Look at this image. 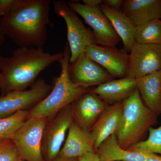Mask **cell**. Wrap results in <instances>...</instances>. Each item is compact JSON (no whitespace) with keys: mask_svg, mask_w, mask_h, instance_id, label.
I'll return each mask as SVG.
<instances>
[{"mask_svg":"<svg viewBox=\"0 0 161 161\" xmlns=\"http://www.w3.org/2000/svg\"><path fill=\"white\" fill-rule=\"evenodd\" d=\"M50 0H15L0 18L5 35L19 47H43L47 27H54L49 17Z\"/></svg>","mask_w":161,"mask_h":161,"instance_id":"6da1fadb","label":"cell"},{"mask_svg":"<svg viewBox=\"0 0 161 161\" xmlns=\"http://www.w3.org/2000/svg\"><path fill=\"white\" fill-rule=\"evenodd\" d=\"M63 53L51 54L43 47H19L10 57L0 55V88L2 96L24 91L33 85L40 73L55 62Z\"/></svg>","mask_w":161,"mask_h":161,"instance_id":"7a4b0ae2","label":"cell"},{"mask_svg":"<svg viewBox=\"0 0 161 161\" xmlns=\"http://www.w3.org/2000/svg\"><path fill=\"white\" fill-rule=\"evenodd\" d=\"M158 116L147 108L136 89L123 101L121 115L115 134L119 146L128 150L143 141L149 129L156 124Z\"/></svg>","mask_w":161,"mask_h":161,"instance_id":"3957f363","label":"cell"},{"mask_svg":"<svg viewBox=\"0 0 161 161\" xmlns=\"http://www.w3.org/2000/svg\"><path fill=\"white\" fill-rule=\"evenodd\" d=\"M70 51L67 43L59 63L61 72L55 78L52 91L44 99L29 110L28 118L42 117L49 120L67 106L71 104L91 88H84L73 82L69 73Z\"/></svg>","mask_w":161,"mask_h":161,"instance_id":"277c9868","label":"cell"},{"mask_svg":"<svg viewBox=\"0 0 161 161\" xmlns=\"http://www.w3.org/2000/svg\"><path fill=\"white\" fill-rule=\"evenodd\" d=\"M52 3L56 14L62 18L66 23L68 44L70 51L69 63H75L85 53L88 47L91 44H95L94 35L92 31L85 26L78 14L70 8L67 3L58 0Z\"/></svg>","mask_w":161,"mask_h":161,"instance_id":"5b68a950","label":"cell"},{"mask_svg":"<svg viewBox=\"0 0 161 161\" xmlns=\"http://www.w3.org/2000/svg\"><path fill=\"white\" fill-rule=\"evenodd\" d=\"M48 120L42 117L28 118L12 137L21 160L44 161L41 145L43 130Z\"/></svg>","mask_w":161,"mask_h":161,"instance_id":"8992f818","label":"cell"},{"mask_svg":"<svg viewBox=\"0 0 161 161\" xmlns=\"http://www.w3.org/2000/svg\"><path fill=\"white\" fill-rule=\"evenodd\" d=\"M73 121L72 104L48 120L43 130L41 145L44 161H53L59 155Z\"/></svg>","mask_w":161,"mask_h":161,"instance_id":"52a82bcc","label":"cell"},{"mask_svg":"<svg viewBox=\"0 0 161 161\" xmlns=\"http://www.w3.org/2000/svg\"><path fill=\"white\" fill-rule=\"evenodd\" d=\"M68 5L80 16L92 29L95 44L107 47H116L120 39L100 6L92 7L76 1L67 2Z\"/></svg>","mask_w":161,"mask_h":161,"instance_id":"ba28073f","label":"cell"},{"mask_svg":"<svg viewBox=\"0 0 161 161\" xmlns=\"http://www.w3.org/2000/svg\"><path fill=\"white\" fill-rule=\"evenodd\" d=\"M53 86L40 78L29 90L13 91L0 97V118L31 109L49 94Z\"/></svg>","mask_w":161,"mask_h":161,"instance_id":"9c48e42d","label":"cell"},{"mask_svg":"<svg viewBox=\"0 0 161 161\" xmlns=\"http://www.w3.org/2000/svg\"><path fill=\"white\" fill-rule=\"evenodd\" d=\"M161 70V45L135 43L128 55L127 77L138 79Z\"/></svg>","mask_w":161,"mask_h":161,"instance_id":"30bf717a","label":"cell"},{"mask_svg":"<svg viewBox=\"0 0 161 161\" xmlns=\"http://www.w3.org/2000/svg\"><path fill=\"white\" fill-rule=\"evenodd\" d=\"M85 54L106 70L113 78L127 77L128 55L124 49L92 44L87 47Z\"/></svg>","mask_w":161,"mask_h":161,"instance_id":"8fae6325","label":"cell"},{"mask_svg":"<svg viewBox=\"0 0 161 161\" xmlns=\"http://www.w3.org/2000/svg\"><path fill=\"white\" fill-rule=\"evenodd\" d=\"M69 73L73 82L84 88L98 86L114 78L106 70L87 57L85 53L69 65Z\"/></svg>","mask_w":161,"mask_h":161,"instance_id":"7c38bea8","label":"cell"},{"mask_svg":"<svg viewBox=\"0 0 161 161\" xmlns=\"http://www.w3.org/2000/svg\"><path fill=\"white\" fill-rule=\"evenodd\" d=\"M91 91L72 103L73 121L83 130L90 132L104 110L109 106Z\"/></svg>","mask_w":161,"mask_h":161,"instance_id":"4fadbf2b","label":"cell"},{"mask_svg":"<svg viewBox=\"0 0 161 161\" xmlns=\"http://www.w3.org/2000/svg\"><path fill=\"white\" fill-rule=\"evenodd\" d=\"M91 152H95L91 132L83 130L73 121L58 156L66 158H78Z\"/></svg>","mask_w":161,"mask_h":161,"instance_id":"5bb4252c","label":"cell"},{"mask_svg":"<svg viewBox=\"0 0 161 161\" xmlns=\"http://www.w3.org/2000/svg\"><path fill=\"white\" fill-rule=\"evenodd\" d=\"M122 107L123 101L109 105L92 127L91 133L95 152L103 142L110 136L115 134L120 120Z\"/></svg>","mask_w":161,"mask_h":161,"instance_id":"9a60e30c","label":"cell"},{"mask_svg":"<svg viewBox=\"0 0 161 161\" xmlns=\"http://www.w3.org/2000/svg\"><path fill=\"white\" fill-rule=\"evenodd\" d=\"M137 79L125 77L101 84L91 92L108 104L123 101L137 89Z\"/></svg>","mask_w":161,"mask_h":161,"instance_id":"2e32d148","label":"cell"},{"mask_svg":"<svg viewBox=\"0 0 161 161\" xmlns=\"http://www.w3.org/2000/svg\"><path fill=\"white\" fill-rule=\"evenodd\" d=\"M122 9L136 26L151 20H161V0H126Z\"/></svg>","mask_w":161,"mask_h":161,"instance_id":"e0dca14e","label":"cell"},{"mask_svg":"<svg viewBox=\"0 0 161 161\" xmlns=\"http://www.w3.org/2000/svg\"><path fill=\"white\" fill-rule=\"evenodd\" d=\"M137 88L144 103L161 115V70L137 79Z\"/></svg>","mask_w":161,"mask_h":161,"instance_id":"ac0fdd59","label":"cell"},{"mask_svg":"<svg viewBox=\"0 0 161 161\" xmlns=\"http://www.w3.org/2000/svg\"><path fill=\"white\" fill-rule=\"evenodd\" d=\"M100 7L121 39L124 50L130 52L135 43L136 25L122 11L111 9L103 4Z\"/></svg>","mask_w":161,"mask_h":161,"instance_id":"d6986e66","label":"cell"},{"mask_svg":"<svg viewBox=\"0 0 161 161\" xmlns=\"http://www.w3.org/2000/svg\"><path fill=\"white\" fill-rule=\"evenodd\" d=\"M95 153L101 161H146L142 151H130L122 148L115 134L103 142Z\"/></svg>","mask_w":161,"mask_h":161,"instance_id":"ffe728a7","label":"cell"},{"mask_svg":"<svg viewBox=\"0 0 161 161\" xmlns=\"http://www.w3.org/2000/svg\"><path fill=\"white\" fill-rule=\"evenodd\" d=\"M135 43L161 45V20L154 19L136 26Z\"/></svg>","mask_w":161,"mask_h":161,"instance_id":"44dd1931","label":"cell"},{"mask_svg":"<svg viewBox=\"0 0 161 161\" xmlns=\"http://www.w3.org/2000/svg\"><path fill=\"white\" fill-rule=\"evenodd\" d=\"M29 113V110H22L0 118V139H11L28 119Z\"/></svg>","mask_w":161,"mask_h":161,"instance_id":"7402d4cb","label":"cell"},{"mask_svg":"<svg viewBox=\"0 0 161 161\" xmlns=\"http://www.w3.org/2000/svg\"><path fill=\"white\" fill-rule=\"evenodd\" d=\"M148 137L130 148V151H144L161 155V125L158 128L151 127Z\"/></svg>","mask_w":161,"mask_h":161,"instance_id":"603a6c76","label":"cell"},{"mask_svg":"<svg viewBox=\"0 0 161 161\" xmlns=\"http://www.w3.org/2000/svg\"><path fill=\"white\" fill-rule=\"evenodd\" d=\"M16 147L11 139H0V161H21Z\"/></svg>","mask_w":161,"mask_h":161,"instance_id":"cb8c5ba5","label":"cell"},{"mask_svg":"<svg viewBox=\"0 0 161 161\" xmlns=\"http://www.w3.org/2000/svg\"><path fill=\"white\" fill-rule=\"evenodd\" d=\"M124 1L122 0H104L103 4L111 9L116 10H120Z\"/></svg>","mask_w":161,"mask_h":161,"instance_id":"d4e9b609","label":"cell"},{"mask_svg":"<svg viewBox=\"0 0 161 161\" xmlns=\"http://www.w3.org/2000/svg\"><path fill=\"white\" fill-rule=\"evenodd\" d=\"M78 161H101L95 152L86 153L78 158Z\"/></svg>","mask_w":161,"mask_h":161,"instance_id":"484cf974","label":"cell"},{"mask_svg":"<svg viewBox=\"0 0 161 161\" xmlns=\"http://www.w3.org/2000/svg\"><path fill=\"white\" fill-rule=\"evenodd\" d=\"M142 152L144 153L146 157V161H161V155L144 151Z\"/></svg>","mask_w":161,"mask_h":161,"instance_id":"4316f807","label":"cell"},{"mask_svg":"<svg viewBox=\"0 0 161 161\" xmlns=\"http://www.w3.org/2000/svg\"><path fill=\"white\" fill-rule=\"evenodd\" d=\"M82 2L84 5L92 7L100 6L103 3L102 0H83Z\"/></svg>","mask_w":161,"mask_h":161,"instance_id":"83f0119b","label":"cell"},{"mask_svg":"<svg viewBox=\"0 0 161 161\" xmlns=\"http://www.w3.org/2000/svg\"><path fill=\"white\" fill-rule=\"evenodd\" d=\"M53 161H78V158H66L58 156Z\"/></svg>","mask_w":161,"mask_h":161,"instance_id":"f1b7e54d","label":"cell"},{"mask_svg":"<svg viewBox=\"0 0 161 161\" xmlns=\"http://www.w3.org/2000/svg\"><path fill=\"white\" fill-rule=\"evenodd\" d=\"M5 36L6 35H5L4 31L0 24V49H1V47L3 45L4 40H5Z\"/></svg>","mask_w":161,"mask_h":161,"instance_id":"f546056e","label":"cell"},{"mask_svg":"<svg viewBox=\"0 0 161 161\" xmlns=\"http://www.w3.org/2000/svg\"><path fill=\"white\" fill-rule=\"evenodd\" d=\"M1 88H0V92H1Z\"/></svg>","mask_w":161,"mask_h":161,"instance_id":"4dcf8cb0","label":"cell"},{"mask_svg":"<svg viewBox=\"0 0 161 161\" xmlns=\"http://www.w3.org/2000/svg\"><path fill=\"white\" fill-rule=\"evenodd\" d=\"M21 161H23V160H21Z\"/></svg>","mask_w":161,"mask_h":161,"instance_id":"1f68e13d","label":"cell"}]
</instances>
